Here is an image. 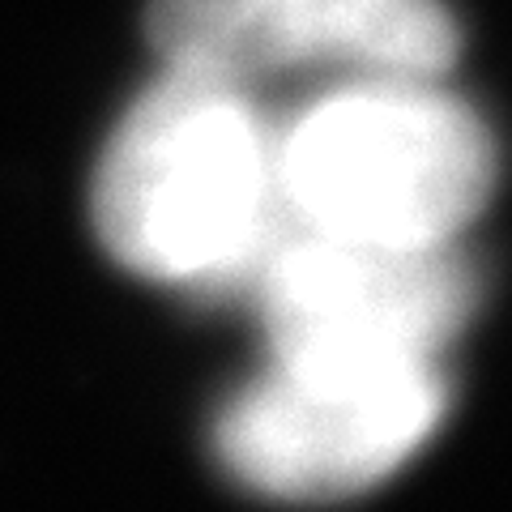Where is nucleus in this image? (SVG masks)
I'll return each mask as SVG.
<instances>
[{
	"mask_svg": "<svg viewBox=\"0 0 512 512\" xmlns=\"http://www.w3.org/2000/svg\"><path fill=\"white\" fill-rule=\"evenodd\" d=\"M248 286L286 367L436 363L474 312V274L453 244H372L295 222Z\"/></svg>",
	"mask_w": 512,
	"mask_h": 512,
	"instance_id": "nucleus-3",
	"label": "nucleus"
},
{
	"mask_svg": "<svg viewBox=\"0 0 512 512\" xmlns=\"http://www.w3.org/2000/svg\"><path fill=\"white\" fill-rule=\"evenodd\" d=\"M487 124L440 77H359L303 94L278 120V188L295 227L436 248L483 214Z\"/></svg>",
	"mask_w": 512,
	"mask_h": 512,
	"instance_id": "nucleus-2",
	"label": "nucleus"
},
{
	"mask_svg": "<svg viewBox=\"0 0 512 512\" xmlns=\"http://www.w3.org/2000/svg\"><path fill=\"white\" fill-rule=\"evenodd\" d=\"M146 30L167 69L269 90L359 77H444L457 22L440 0H150Z\"/></svg>",
	"mask_w": 512,
	"mask_h": 512,
	"instance_id": "nucleus-5",
	"label": "nucleus"
},
{
	"mask_svg": "<svg viewBox=\"0 0 512 512\" xmlns=\"http://www.w3.org/2000/svg\"><path fill=\"white\" fill-rule=\"evenodd\" d=\"M448 406L440 363L286 367L248 384L214 427L218 461L274 500H346L431 440Z\"/></svg>",
	"mask_w": 512,
	"mask_h": 512,
	"instance_id": "nucleus-4",
	"label": "nucleus"
},
{
	"mask_svg": "<svg viewBox=\"0 0 512 512\" xmlns=\"http://www.w3.org/2000/svg\"><path fill=\"white\" fill-rule=\"evenodd\" d=\"M90 205L103 248L141 278L248 282L291 227L278 120L248 90L163 64L111 133Z\"/></svg>",
	"mask_w": 512,
	"mask_h": 512,
	"instance_id": "nucleus-1",
	"label": "nucleus"
}]
</instances>
